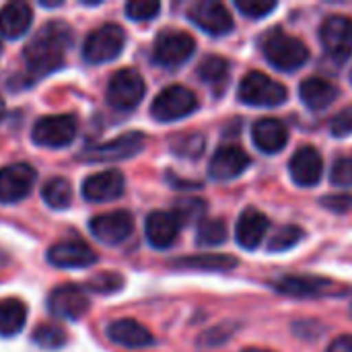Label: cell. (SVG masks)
Segmentation results:
<instances>
[{
    "mask_svg": "<svg viewBox=\"0 0 352 352\" xmlns=\"http://www.w3.org/2000/svg\"><path fill=\"white\" fill-rule=\"evenodd\" d=\"M274 289L283 295L295 297V299H316L332 293L336 287L328 278L309 276V274H297V276H285L274 283Z\"/></svg>",
    "mask_w": 352,
    "mask_h": 352,
    "instance_id": "obj_20",
    "label": "cell"
},
{
    "mask_svg": "<svg viewBox=\"0 0 352 352\" xmlns=\"http://www.w3.org/2000/svg\"><path fill=\"white\" fill-rule=\"evenodd\" d=\"M252 138H254V144L258 146V151H262L264 155H276L287 146L289 130L280 120L264 118L254 124Z\"/></svg>",
    "mask_w": 352,
    "mask_h": 352,
    "instance_id": "obj_22",
    "label": "cell"
},
{
    "mask_svg": "<svg viewBox=\"0 0 352 352\" xmlns=\"http://www.w3.org/2000/svg\"><path fill=\"white\" fill-rule=\"evenodd\" d=\"M250 165H252V159L243 148L225 144V146H219L217 153L212 155L208 173L217 182H229L245 173Z\"/></svg>",
    "mask_w": 352,
    "mask_h": 352,
    "instance_id": "obj_16",
    "label": "cell"
},
{
    "mask_svg": "<svg viewBox=\"0 0 352 352\" xmlns=\"http://www.w3.org/2000/svg\"><path fill=\"white\" fill-rule=\"evenodd\" d=\"M126 14L132 21H151L159 14L161 10V2L157 0H132L126 4Z\"/></svg>",
    "mask_w": 352,
    "mask_h": 352,
    "instance_id": "obj_37",
    "label": "cell"
},
{
    "mask_svg": "<svg viewBox=\"0 0 352 352\" xmlns=\"http://www.w3.org/2000/svg\"><path fill=\"white\" fill-rule=\"evenodd\" d=\"M289 171H291V177H293V182H295L297 186L314 188V186L322 179V173H324V159H322V155L318 153V148H314L311 144L299 146V148L295 151V155L291 157Z\"/></svg>",
    "mask_w": 352,
    "mask_h": 352,
    "instance_id": "obj_18",
    "label": "cell"
},
{
    "mask_svg": "<svg viewBox=\"0 0 352 352\" xmlns=\"http://www.w3.org/2000/svg\"><path fill=\"white\" fill-rule=\"evenodd\" d=\"M235 330H237L235 322H223V324L212 326L210 330L202 332L200 338H198V344L206 346V349H219V346H223L225 342H229L233 338Z\"/></svg>",
    "mask_w": 352,
    "mask_h": 352,
    "instance_id": "obj_32",
    "label": "cell"
},
{
    "mask_svg": "<svg viewBox=\"0 0 352 352\" xmlns=\"http://www.w3.org/2000/svg\"><path fill=\"white\" fill-rule=\"evenodd\" d=\"M204 210H206V202H202L198 198H184L175 204V208L171 212L179 219L182 225H186V223L198 221L204 214Z\"/></svg>",
    "mask_w": 352,
    "mask_h": 352,
    "instance_id": "obj_36",
    "label": "cell"
},
{
    "mask_svg": "<svg viewBox=\"0 0 352 352\" xmlns=\"http://www.w3.org/2000/svg\"><path fill=\"white\" fill-rule=\"evenodd\" d=\"M72 45V29L62 21H52L43 25L23 50L25 66L31 80L43 78L60 70L66 62V54Z\"/></svg>",
    "mask_w": 352,
    "mask_h": 352,
    "instance_id": "obj_1",
    "label": "cell"
},
{
    "mask_svg": "<svg viewBox=\"0 0 352 352\" xmlns=\"http://www.w3.org/2000/svg\"><path fill=\"white\" fill-rule=\"evenodd\" d=\"M76 118L70 113L43 116L35 122L31 138L37 146L43 148H64L70 146L76 138Z\"/></svg>",
    "mask_w": 352,
    "mask_h": 352,
    "instance_id": "obj_8",
    "label": "cell"
},
{
    "mask_svg": "<svg viewBox=\"0 0 352 352\" xmlns=\"http://www.w3.org/2000/svg\"><path fill=\"white\" fill-rule=\"evenodd\" d=\"M330 132L336 138H344L352 134V105L342 107L332 120H330Z\"/></svg>",
    "mask_w": 352,
    "mask_h": 352,
    "instance_id": "obj_40",
    "label": "cell"
},
{
    "mask_svg": "<svg viewBox=\"0 0 352 352\" xmlns=\"http://www.w3.org/2000/svg\"><path fill=\"white\" fill-rule=\"evenodd\" d=\"M27 324V305L16 297L0 301V336H16Z\"/></svg>",
    "mask_w": 352,
    "mask_h": 352,
    "instance_id": "obj_28",
    "label": "cell"
},
{
    "mask_svg": "<svg viewBox=\"0 0 352 352\" xmlns=\"http://www.w3.org/2000/svg\"><path fill=\"white\" fill-rule=\"evenodd\" d=\"M239 260L229 254H198L173 260V266L188 270H204V272H227L237 268Z\"/></svg>",
    "mask_w": 352,
    "mask_h": 352,
    "instance_id": "obj_27",
    "label": "cell"
},
{
    "mask_svg": "<svg viewBox=\"0 0 352 352\" xmlns=\"http://www.w3.org/2000/svg\"><path fill=\"white\" fill-rule=\"evenodd\" d=\"M196 50V41L190 33L165 29L157 35L153 45V62L163 68H179L186 64Z\"/></svg>",
    "mask_w": 352,
    "mask_h": 352,
    "instance_id": "obj_7",
    "label": "cell"
},
{
    "mask_svg": "<svg viewBox=\"0 0 352 352\" xmlns=\"http://www.w3.org/2000/svg\"><path fill=\"white\" fill-rule=\"evenodd\" d=\"M41 198L43 202L54 208V210H64L72 202V186L64 177H52L50 182L43 184L41 188Z\"/></svg>",
    "mask_w": 352,
    "mask_h": 352,
    "instance_id": "obj_29",
    "label": "cell"
},
{
    "mask_svg": "<svg viewBox=\"0 0 352 352\" xmlns=\"http://www.w3.org/2000/svg\"><path fill=\"white\" fill-rule=\"evenodd\" d=\"M287 97V87L260 70L248 72L239 82V101L250 107H278Z\"/></svg>",
    "mask_w": 352,
    "mask_h": 352,
    "instance_id": "obj_3",
    "label": "cell"
},
{
    "mask_svg": "<svg viewBox=\"0 0 352 352\" xmlns=\"http://www.w3.org/2000/svg\"><path fill=\"white\" fill-rule=\"evenodd\" d=\"M107 338L122 349H148L155 344V336L136 320H116L107 326Z\"/></svg>",
    "mask_w": 352,
    "mask_h": 352,
    "instance_id": "obj_21",
    "label": "cell"
},
{
    "mask_svg": "<svg viewBox=\"0 0 352 352\" xmlns=\"http://www.w3.org/2000/svg\"><path fill=\"white\" fill-rule=\"evenodd\" d=\"M179 229H182L179 219L173 212H167V210H155V212H151L146 217V223H144L146 241L155 250H167V248H171L177 241V237H179Z\"/></svg>",
    "mask_w": 352,
    "mask_h": 352,
    "instance_id": "obj_19",
    "label": "cell"
},
{
    "mask_svg": "<svg viewBox=\"0 0 352 352\" xmlns=\"http://www.w3.org/2000/svg\"><path fill=\"white\" fill-rule=\"evenodd\" d=\"M204 144H206L204 136L198 134V132H192V134H184V136L175 138L171 148H173L175 155H179V157H190V159H192V157L202 155Z\"/></svg>",
    "mask_w": 352,
    "mask_h": 352,
    "instance_id": "obj_35",
    "label": "cell"
},
{
    "mask_svg": "<svg viewBox=\"0 0 352 352\" xmlns=\"http://www.w3.org/2000/svg\"><path fill=\"white\" fill-rule=\"evenodd\" d=\"M338 95H340V89L334 82H330L328 78H322V76H309L299 87L301 101L314 111H322V109L330 107L336 101Z\"/></svg>",
    "mask_w": 352,
    "mask_h": 352,
    "instance_id": "obj_24",
    "label": "cell"
},
{
    "mask_svg": "<svg viewBox=\"0 0 352 352\" xmlns=\"http://www.w3.org/2000/svg\"><path fill=\"white\" fill-rule=\"evenodd\" d=\"M126 45V33L116 23L93 29L82 41V58L89 64H105L116 60Z\"/></svg>",
    "mask_w": 352,
    "mask_h": 352,
    "instance_id": "obj_4",
    "label": "cell"
},
{
    "mask_svg": "<svg viewBox=\"0 0 352 352\" xmlns=\"http://www.w3.org/2000/svg\"><path fill=\"white\" fill-rule=\"evenodd\" d=\"M322 204L332 210V212H338V214H344L352 210V196L351 194H336V196H326L322 198Z\"/></svg>",
    "mask_w": 352,
    "mask_h": 352,
    "instance_id": "obj_41",
    "label": "cell"
},
{
    "mask_svg": "<svg viewBox=\"0 0 352 352\" xmlns=\"http://www.w3.org/2000/svg\"><path fill=\"white\" fill-rule=\"evenodd\" d=\"M37 179V171L27 163H14L0 169V202L16 204L23 202Z\"/></svg>",
    "mask_w": 352,
    "mask_h": 352,
    "instance_id": "obj_12",
    "label": "cell"
},
{
    "mask_svg": "<svg viewBox=\"0 0 352 352\" xmlns=\"http://www.w3.org/2000/svg\"><path fill=\"white\" fill-rule=\"evenodd\" d=\"M144 144H146V136L142 132L132 130V132H126L109 142H103V144L82 151L78 155V159L85 163H118V161H126V159H132L138 153H142Z\"/></svg>",
    "mask_w": 352,
    "mask_h": 352,
    "instance_id": "obj_9",
    "label": "cell"
},
{
    "mask_svg": "<svg viewBox=\"0 0 352 352\" xmlns=\"http://www.w3.org/2000/svg\"><path fill=\"white\" fill-rule=\"evenodd\" d=\"M4 116H6V105H4V99H0V122Z\"/></svg>",
    "mask_w": 352,
    "mask_h": 352,
    "instance_id": "obj_43",
    "label": "cell"
},
{
    "mask_svg": "<svg viewBox=\"0 0 352 352\" xmlns=\"http://www.w3.org/2000/svg\"><path fill=\"white\" fill-rule=\"evenodd\" d=\"M320 39L326 54L342 64L352 54V19L346 14H330L320 27Z\"/></svg>",
    "mask_w": 352,
    "mask_h": 352,
    "instance_id": "obj_10",
    "label": "cell"
},
{
    "mask_svg": "<svg viewBox=\"0 0 352 352\" xmlns=\"http://www.w3.org/2000/svg\"><path fill=\"white\" fill-rule=\"evenodd\" d=\"M326 352H352V334H342L332 340Z\"/></svg>",
    "mask_w": 352,
    "mask_h": 352,
    "instance_id": "obj_42",
    "label": "cell"
},
{
    "mask_svg": "<svg viewBox=\"0 0 352 352\" xmlns=\"http://www.w3.org/2000/svg\"><path fill=\"white\" fill-rule=\"evenodd\" d=\"M241 352H272V351H266V349H245V351Z\"/></svg>",
    "mask_w": 352,
    "mask_h": 352,
    "instance_id": "obj_45",
    "label": "cell"
},
{
    "mask_svg": "<svg viewBox=\"0 0 352 352\" xmlns=\"http://www.w3.org/2000/svg\"><path fill=\"white\" fill-rule=\"evenodd\" d=\"M268 227H270V221L266 219L264 212L256 208H245L237 221L235 239L243 250H256L264 241Z\"/></svg>",
    "mask_w": 352,
    "mask_h": 352,
    "instance_id": "obj_23",
    "label": "cell"
},
{
    "mask_svg": "<svg viewBox=\"0 0 352 352\" xmlns=\"http://www.w3.org/2000/svg\"><path fill=\"white\" fill-rule=\"evenodd\" d=\"M330 182L338 188H352V157H340L334 161Z\"/></svg>",
    "mask_w": 352,
    "mask_h": 352,
    "instance_id": "obj_39",
    "label": "cell"
},
{
    "mask_svg": "<svg viewBox=\"0 0 352 352\" xmlns=\"http://www.w3.org/2000/svg\"><path fill=\"white\" fill-rule=\"evenodd\" d=\"M89 229L93 237L105 245L124 243L134 231V217L128 210H113L91 219Z\"/></svg>",
    "mask_w": 352,
    "mask_h": 352,
    "instance_id": "obj_13",
    "label": "cell"
},
{
    "mask_svg": "<svg viewBox=\"0 0 352 352\" xmlns=\"http://www.w3.org/2000/svg\"><path fill=\"white\" fill-rule=\"evenodd\" d=\"M41 6H50V8H54V6H62V2H41Z\"/></svg>",
    "mask_w": 352,
    "mask_h": 352,
    "instance_id": "obj_44",
    "label": "cell"
},
{
    "mask_svg": "<svg viewBox=\"0 0 352 352\" xmlns=\"http://www.w3.org/2000/svg\"><path fill=\"white\" fill-rule=\"evenodd\" d=\"M126 192V177L120 169H105L82 182V198L87 202H111Z\"/></svg>",
    "mask_w": 352,
    "mask_h": 352,
    "instance_id": "obj_15",
    "label": "cell"
},
{
    "mask_svg": "<svg viewBox=\"0 0 352 352\" xmlns=\"http://www.w3.org/2000/svg\"><path fill=\"white\" fill-rule=\"evenodd\" d=\"M198 107H200V103H198V97L194 91H190L188 87H182V85H171L155 97V101L151 105V116L157 122L167 124V122H177V120L188 118Z\"/></svg>",
    "mask_w": 352,
    "mask_h": 352,
    "instance_id": "obj_5",
    "label": "cell"
},
{
    "mask_svg": "<svg viewBox=\"0 0 352 352\" xmlns=\"http://www.w3.org/2000/svg\"><path fill=\"white\" fill-rule=\"evenodd\" d=\"M89 307H91V301H89L85 289H80L76 285L56 287L47 297V309L58 320L78 322L80 318L87 316Z\"/></svg>",
    "mask_w": 352,
    "mask_h": 352,
    "instance_id": "obj_11",
    "label": "cell"
},
{
    "mask_svg": "<svg viewBox=\"0 0 352 352\" xmlns=\"http://www.w3.org/2000/svg\"><path fill=\"white\" fill-rule=\"evenodd\" d=\"M190 21L210 35H227L233 29V16L225 4L217 0H200L190 6Z\"/></svg>",
    "mask_w": 352,
    "mask_h": 352,
    "instance_id": "obj_14",
    "label": "cell"
},
{
    "mask_svg": "<svg viewBox=\"0 0 352 352\" xmlns=\"http://www.w3.org/2000/svg\"><path fill=\"white\" fill-rule=\"evenodd\" d=\"M146 85L138 70L122 68L107 82V103L118 111H132L144 99Z\"/></svg>",
    "mask_w": 352,
    "mask_h": 352,
    "instance_id": "obj_6",
    "label": "cell"
},
{
    "mask_svg": "<svg viewBox=\"0 0 352 352\" xmlns=\"http://www.w3.org/2000/svg\"><path fill=\"white\" fill-rule=\"evenodd\" d=\"M47 262L56 268H89L97 262V254L80 239H66L47 250Z\"/></svg>",
    "mask_w": 352,
    "mask_h": 352,
    "instance_id": "obj_17",
    "label": "cell"
},
{
    "mask_svg": "<svg viewBox=\"0 0 352 352\" xmlns=\"http://www.w3.org/2000/svg\"><path fill=\"white\" fill-rule=\"evenodd\" d=\"M33 23V10L27 2H8L0 8V35L6 39L23 37Z\"/></svg>",
    "mask_w": 352,
    "mask_h": 352,
    "instance_id": "obj_25",
    "label": "cell"
},
{
    "mask_svg": "<svg viewBox=\"0 0 352 352\" xmlns=\"http://www.w3.org/2000/svg\"><path fill=\"white\" fill-rule=\"evenodd\" d=\"M303 237H305V233H303V229L297 227V225L280 227V229L270 237L268 250H270V252H287V250L295 248Z\"/></svg>",
    "mask_w": 352,
    "mask_h": 352,
    "instance_id": "obj_33",
    "label": "cell"
},
{
    "mask_svg": "<svg viewBox=\"0 0 352 352\" xmlns=\"http://www.w3.org/2000/svg\"><path fill=\"white\" fill-rule=\"evenodd\" d=\"M87 291L91 293H99V295H111L124 289V276L116 274V272H101L97 276H93L87 285Z\"/></svg>",
    "mask_w": 352,
    "mask_h": 352,
    "instance_id": "obj_34",
    "label": "cell"
},
{
    "mask_svg": "<svg viewBox=\"0 0 352 352\" xmlns=\"http://www.w3.org/2000/svg\"><path fill=\"white\" fill-rule=\"evenodd\" d=\"M198 78L219 97L227 91L231 78V64L223 56H206L198 66Z\"/></svg>",
    "mask_w": 352,
    "mask_h": 352,
    "instance_id": "obj_26",
    "label": "cell"
},
{
    "mask_svg": "<svg viewBox=\"0 0 352 352\" xmlns=\"http://www.w3.org/2000/svg\"><path fill=\"white\" fill-rule=\"evenodd\" d=\"M33 344H37L39 349H45V351H58V349H64L66 342H68V334L64 332V328L60 326H54V324H39L31 336Z\"/></svg>",
    "mask_w": 352,
    "mask_h": 352,
    "instance_id": "obj_30",
    "label": "cell"
},
{
    "mask_svg": "<svg viewBox=\"0 0 352 352\" xmlns=\"http://www.w3.org/2000/svg\"><path fill=\"white\" fill-rule=\"evenodd\" d=\"M260 50L264 58L283 72H293L299 70L307 60H309V50L307 45L297 39L295 35L285 33L280 27L268 29L260 37Z\"/></svg>",
    "mask_w": 352,
    "mask_h": 352,
    "instance_id": "obj_2",
    "label": "cell"
},
{
    "mask_svg": "<svg viewBox=\"0 0 352 352\" xmlns=\"http://www.w3.org/2000/svg\"><path fill=\"white\" fill-rule=\"evenodd\" d=\"M237 10L248 19H262L276 8L274 0H235Z\"/></svg>",
    "mask_w": 352,
    "mask_h": 352,
    "instance_id": "obj_38",
    "label": "cell"
},
{
    "mask_svg": "<svg viewBox=\"0 0 352 352\" xmlns=\"http://www.w3.org/2000/svg\"><path fill=\"white\" fill-rule=\"evenodd\" d=\"M227 241V225L221 219H208L198 225L196 243L200 248H214Z\"/></svg>",
    "mask_w": 352,
    "mask_h": 352,
    "instance_id": "obj_31",
    "label": "cell"
},
{
    "mask_svg": "<svg viewBox=\"0 0 352 352\" xmlns=\"http://www.w3.org/2000/svg\"><path fill=\"white\" fill-rule=\"evenodd\" d=\"M351 80H352V72H351Z\"/></svg>",
    "mask_w": 352,
    "mask_h": 352,
    "instance_id": "obj_46",
    "label": "cell"
}]
</instances>
